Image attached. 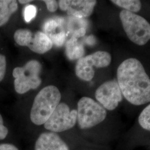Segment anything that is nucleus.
<instances>
[{
  "instance_id": "2eb2a0df",
  "label": "nucleus",
  "mask_w": 150,
  "mask_h": 150,
  "mask_svg": "<svg viewBox=\"0 0 150 150\" xmlns=\"http://www.w3.org/2000/svg\"><path fill=\"white\" fill-rule=\"evenodd\" d=\"M32 33L28 29H18L14 33V40L21 46H28L32 39Z\"/></svg>"
},
{
  "instance_id": "f3484780",
  "label": "nucleus",
  "mask_w": 150,
  "mask_h": 150,
  "mask_svg": "<svg viewBox=\"0 0 150 150\" xmlns=\"http://www.w3.org/2000/svg\"><path fill=\"white\" fill-rule=\"evenodd\" d=\"M37 14V8L35 6L30 5L26 6L24 8L23 15L25 20L29 22L33 19Z\"/></svg>"
},
{
  "instance_id": "b1692460",
  "label": "nucleus",
  "mask_w": 150,
  "mask_h": 150,
  "mask_svg": "<svg viewBox=\"0 0 150 150\" xmlns=\"http://www.w3.org/2000/svg\"><path fill=\"white\" fill-rule=\"evenodd\" d=\"M86 32V29L83 27H82V28H80L76 30L72 36L78 38H81V37H82V36H85Z\"/></svg>"
},
{
  "instance_id": "7ed1b4c3",
  "label": "nucleus",
  "mask_w": 150,
  "mask_h": 150,
  "mask_svg": "<svg viewBox=\"0 0 150 150\" xmlns=\"http://www.w3.org/2000/svg\"><path fill=\"white\" fill-rule=\"evenodd\" d=\"M120 18L125 32L132 42L143 46L150 40V23L144 17L122 10L120 13Z\"/></svg>"
},
{
  "instance_id": "dca6fc26",
  "label": "nucleus",
  "mask_w": 150,
  "mask_h": 150,
  "mask_svg": "<svg viewBox=\"0 0 150 150\" xmlns=\"http://www.w3.org/2000/svg\"><path fill=\"white\" fill-rule=\"evenodd\" d=\"M139 122L143 129L150 131V104L140 113Z\"/></svg>"
},
{
  "instance_id": "0eeeda50",
  "label": "nucleus",
  "mask_w": 150,
  "mask_h": 150,
  "mask_svg": "<svg viewBox=\"0 0 150 150\" xmlns=\"http://www.w3.org/2000/svg\"><path fill=\"white\" fill-rule=\"evenodd\" d=\"M77 121V111H70L64 103H60L44 124L45 128L53 132H61L72 129Z\"/></svg>"
},
{
  "instance_id": "9d476101",
  "label": "nucleus",
  "mask_w": 150,
  "mask_h": 150,
  "mask_svg": "<svg viewBox=\"0 0 150 150\" xmlns=\"http://www.w3.org/2000/svg\"><path fill=\"white\" fill-rule=\"evenodd\" d=\"M35 150H70L67 145L55 132H44L38 137Z\"/></svg>"
},
{
  "instance_id": "423d86ee",
  "label": "nucleus",
  "mask_w": 150,
  "mask_h": 150,
  "mask_svg": "<svg viewBox=\"0 0 150 150\" xmlns=\"http://www.w3.org/2000/svg\"><path fill=\"white\" fill-rule=\"evenodd\" d=\"M111 62V56L106 51H97L78 59L75 67L76 76L82 80L91 81L94 77L95 70L97 68L106 67Z\"/></svg>"
},
{
  "instance_id": "20e7f679",
  "label": "nucleus",
  "mask_w": 150,
  "mask_h": 150,
  "mask_svg": "<svg viewBox=\"0 0 150 150\" xmlns=\"http://www.w3.org/2000/svg\"><path fill=\"white\" fill-rule=\"evenodd\" d=\"M42 70L41 64L37 60L32 59L23 67L15 68L12 75L15 78V90L18 94H24L30 90H35L41 85L40 77Z\"/></svg>"
},
{
  "instance_id": "9b49d317",
  "label": "nucleus",
  "mask_w": 150,
  "mask_h": 150,
  "mask_svg": "<svg viewBox=\"0 0 150 150\" xmlns=\"http://www.w3.org/2000/svg\"><path fill=\"white\" fill-rule=\"evenodd\" d=\"M53 43L48 36L42 32L33 33L32 39L28 47L32 51L38 54H43L52 47Z\"/></svg>"
},
{
  "instance_id": "412c9836",
  "label": "nucleus",
  "mask_w": 150,
  "mask_h": 150,
  "mask_svg": "<svg viewBox=\"0 0 150 150\" xmlns=\"http://www.w3.org/2000/svg\"><path fill=\"white\" fill-rule=\"evenodd\" d=\"M8 130L4 124V120L0 114V140L4 139L7 137Z\"/></svg>"
},
{
  "instance_id": "1a4fd4ad",
  "label": "nucleus",
  "mask_w": 150,
  "mask_h": 150,
  "mask_svg": "<svg viewBox=\"0 0 150 150\" xmlns=\"http://www.w3.org/2000/svg\"><path fill=\"white\" fill-rule=\"evenodd\" d=\"M96 3L95 0H61L59 7L68 15L82 18L91 15Z\"/></svg>"
},
{
  "instance_id": "f03ea898",
  "label": "nucleus",
  "mask_w": 150,
  "mask_h": 150,
  "mask_svg": "<svg viewBox=\"0 0 150 150\" xmlns=\"http://www.w3.org/2000/svg\"><path fill=\"white\" fill-rule=\"evenodd\" d=\"M61 93L56 86L50 85L42 88L35 97L30 118L32 123L41 125L47 121L59 104Z\"/></svg>"
},
{
  "instance_id": "f8f14e48",
  "label": "nucleus",
  "mask_w": 150,
  "mask_h": 150,
  "mask_svg": "<svg viewBox=\"0 0 150 150\" xmlns=\"http://www.w3.org/2000/svg\"><path fill=\"white\" fill-rule=\"evenodd\" d=\"M18 9V4L15 0H0V27L9 21L11 15Z\"/></svg>"
},
{
  "instance_id": "6ab92c4d",
  "label": "nucleus",
  "mask_w": 150,
  "mask_h": 150,
  "mask_svg": "<svg viewBox=\"0 0 150 150\" xmlns=\"http://www.w3.org/2000/svg\"><path fill=\"white\" fill-rule=\"evenodd\" d=\"M6 59L5 56L0 54V82L4 80L6 71Z\"/></svg>"
},
{
  "instance_id": "39448f33",
  "label": "nucleus",
  "mask_w": 150,
  "mask_h": 150,
  "mask_svg": "<svg viewBox=\"0 0 150 150\" xmlns=\"http://www.w3.org/2000/svg\"><path fill=\"white\" fill-rule=\"evenodd\" d=\"M77 121L81 129L93 127L102 122L107 112L100 103L88 97H83L77 103Z\"/></svg>"
},
{
  "instance_id": "6e6552de",
  "label": "nucleus",
  "mask_w": 150,
  "mask_h": 150,
  "mask_svg": "<svg viewBox=\"0 0 150 150\" xmlns=\"http://www.w3.org/2000/svg\"><path fill=\"white\" fill-rule=\"evenodd\" d=\"M95 97L101 105L110 111L116 109L123 98L118 82L116 80L104 82L97 89Z\"/></svg>"
},
{
  "instance_id": "aec40b11",
  "label": "nucleus",
  "mask_w": 150,
  "mask_h": 150,
  "mask_svg": "<svg viewBox=\"0 0 150 150\" xmlns=\"http://www.w3.org/2000/svg\"><path fill=\"white\" fill-rule=\"evenodd\" d=\"M43 2L45 3L47 6V8L50 12L56 11L59 7V2L54 0H44Z\"/></svg>"
},
{
  "instance_id": "5701e85b",
  "label": "nucleus",
  "mask_w": 150,
  "mask_h": 150,
  "mask_svg": "<svg viewBox=\"0 0 150 150\" xmlns=\"http://www.w3.org/2000/svg\"><path fill=\"white\" fill-rule=\"evenodd\" d=\"M0 150H18L15 145L10 144H0Z\"/></svg>"
},
{
  "instance_id": "ddd939ff",
  "label": "nucleus",
  "mask_w": 150,
  "mask_h": 150,
  "mask_svg": "<svg viewBox=\"0 0 150 150\" xmlns=\"http://www.w3.org/2000/svg\"><path fill=\"white\" fill-rule=\"evenodd\" d=\"M66 54L70 60L79 59L85 54L84 47L77 41V38L72 36L66 43Z\"/></svg>"
},
{
  "instance_id": "4be33fe9",
  "label": "nucleus",
  "mask_w": 150,
  "mask_h": 150,
  "mask_svg": "<svg viewBox=\"0 0 150 150\" xmlns=\"http://www.w3.org/2000/svg\"><path fill=\"white\" fill-rule=\"evenodd\" d=\"M57 24L54 20H51L46 22L44 25L43 30L46 33H49L54 31V28L57 27Z\"/></svg>"
},
{
  "instance_id": "f257e3e1",
  "label": "nucleus",
  "mask_w": 150,
  "mask_h": 150,
  "mask_svg": "<svg viewBox=\"0 0 150 150\" xmlns=\"http://www.w3.org/2000/svg\"><path fill=\"white\" fill-rule=\"evenodd\" d=\"M117 82L123 97L134 105L150 102V79L139 60L129 59L118 66Z\"/></svg>"
},
{
  "instance_id": "4468645a",
  "label": "nucleus",
  "mask_w": 150,
  "mask_h": 150,
  "mask_svg": "<svg viewBox=\"0 0 150 150\" xmlns=\"http://www.w3.org/2000/svg\"><path fill=\"white\" fill-rule=\"evenodd\" d=\"M111 2L126 11L132 13L137 12L141 9V2L139 0H112Z\"/></svg>"
},
{
  "instance_id": "a211bd4d",
  "label": "nucleus",
  "mask_w": 150,
  "mask_h": 150,
  "mask_svg": "<svg viewBox=\"0 0 150 150\" xmlns=\"http://www.w3.org/2000/svg\"><path fill=\"white\" fill-rule=\"evenodd\" d=\"M50 39L52 43L57 46H61L64 43L66 36L64 32H61L54 35L50 36Z\"/></svg>"
},
{
  "instance_id": "393cba45",
  "label": "nucleus",
  "mask_w": 150,
  "mask_h": 150,
  "mask_svg": "<svg viewBox=\"0 0 150 150\" xmlns=\"http://www.w3.org/2000/svg\"><path fill=\"white\" fill-rule=\"evenodd\" d=\"M32 1H30V0H19L18 1V2L21 4H26L27 3H29V2H32Z\"/></svg>"
}]
</instances>
